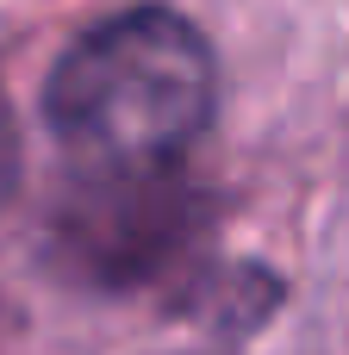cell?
Listing matches in <instances>:
<instances>
[{
    "instance_id": "6da1fadb",
    "label": "cell",
    "mask_w": 349,
    "mask_h": 355,
    "mask_svg": "<svg viewBox=\"0 0 349 355\" xmlns=\"http://www.w3.org/2000/svg\"><path fill=\"white\" fill-rule=\"evenodd\" d=\"M212 112L219 56L175 6H125L87 25L44 81V119L75 175H169Z\"/></svg>"
},
{
    "instance_id": "7a4b0ae2",
    "label": "cell",
    "mask_w": 349,
    "mask_h": 355,
    "mask_svg": "<svg viewBox=\"0 0 349 355\" xmlns=\"http://www.w3.org/2000/svg\"><path fill=\"white\" fill-rule=\"evenodd\" d=\"M200 231V200L169 175H75L56 206V256L94 287H137Z\"/></svg>"
},
{
    "instance_id": "3957f363",
    "label": "cell",
    "mask_w": 349,
    "mask_h": 355,
    "mask_svg": "<svg viewBox=\"0 0 349 355\" xmlns=\"http://www.w3.org/2000/svg\"><path fill=\"white\" fill-rule=\"evenodd\" d=\"M0 187H6V119H0Z\"/></svg>"
}]
</instances>
